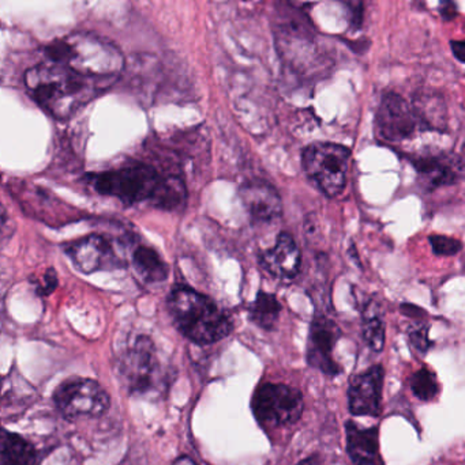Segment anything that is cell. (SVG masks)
<instances>
[{"mask_svg": "<svg viewBox=\"0 0 465 465\" xmlns=\"http://www.w3.org/2000/svg\"><path fill=\"white\" fill-rule=\"evenodd\" d=\"M385 371L381 365L371 366L352 377L349 388V409L355 417H379L381 414Z\"/></svg>", "mask_w": 465, "mask_h": 465, "instance_id": "cell-12", "label": "cell"}, {"mask_svg": "<svg viewBox=\"0 0 465 465\" xmlns=\"http://www.w3.org/2000/svg\"><path fill=\"white\" fill-rule=\"evenodd\" d=\"M116 373L134 395L161 393L171 381V374L158 357L152 339L139 335L120 351Z\"/></svg>", "mask_w": 465, "mask_h": 465, "instance_id": "cell-5", "label": "cell"}, {"mask_svg": "<svg viewBox=\"0 0 465 465\" xmlns=\"http://www.w3.org/2000/svg\"><path fill=\"white\" fill-rule=\"evenodd\" d=\"M298 465H325L319 456H311V458L306 459V460L300 461Z\"/></svg>", "mask_w": 465, "mask_h": 465, "instance_id": "cell-27", "label": "cell"}, {"mask_svg": "<svg viewBox=\"0 0 465 465\" xmlns=\"http://www.w3.org/2000/svg\"><path fill=\"white\" fill-rule=\"evenodd\" d=\"M409 388L420 401H434L440 393L439 380L429 369L415 371L409 379Z\"/></svg>", "mask_w": 465, "mask_h": 465, "instance_id": "cell-20", "label": "cell"}, {"mask_svg": "<svg viewBox=\"0 0 465 465\" xmlns=\"http://www.w3.org/2000/svg\"><path fill=\"white\" fill-rule=\"evenodd\" d=\"M167 308L177 331L197 344L216 343L234 330V322L226 311L207 295L188 286L172 289Z\"/></svg>", "mask_w": 465, "mask_h": 465, "instance_id": "cell-3", "label": "cell"}, {"mask_svg": "<svg viewBox=\"0 0 465 465\" xmlns=\"http://www.w3.org/2000/svg\"><path fill=\"white\" fill-rule=\"evenodd\" d=\"M96 193L122 203H149L156 209L175 212L185 207L187 190L177 176H163L153 166L131 163L122 168L98 172L86 177Z\"/></svg>", "mask_w": 465, "mask_h": 465, "instance_id": "cell-2", "label": "cell"}, {"mask_svg": "<svg viewBox=\"0 0 465 465\" xmlns=\"http://www.w3.org/2000/svg\"><path fill=\"white\" fill-rule=\"evenodd\" d=\"M134 270L147 283H160L168 278L169 268L157 252L149 246H138L131 254Z\"/></svg>", "mask_w": 465, "mask_h": 465, "instance_id": "cell-17", "label": "cell"}, {"mask_svg": "<svg viewBox=\"0 0 465 465\" xmlns=\"http://www.w3.org/2000/svg\"><path fill=\"white\" fill-rule=\"evenodd\" d=\"M341 338V330L335 320L316 316L310 325L308 341V362L327 376H339L343 369L333 358V350Z\"/></svg>", "mask_w": 465, "mask_h": 465, "instance_id": "cell-11", "label": "cell"}, {"mask_svg": "<svg viewBox=\"0 0 465 465\" xmlns=\"http://www.w3.org/2000/svg\"><path fill=\"white\" fill-rule=\"evenodd\" d=\"M174 465H197L194 463L193 460H191L190 458H187V456H182V458L177 459V461H175Z\"/></svg>", "mask_w": 465, "mask_h": 465, "instance_id": "cell-28", "label": "cell"}, {"mask_svg": "<svg viewBox=\"0 0 465 465\" xmlns=\"http://www.w3.org/2000/svg\"><path fill=\"white\" fill-rule=\"evenodd\" d=\"M262 268L273 278L292 281L302 267V253L289 232L278 234L275 245L259 254Z\"/></svg>", "mask_w": 465, "mask_h": 465, "instance_id": "cell-14", "label": "cell"}, {"mask_svg": "<svg viewBox=\"0 0 465 465\" xmlns=\"http://www.w3.org/2000/svg\"><path fill=\"white\" fill-rule=\"evenodd\" d=\"M35 290H37L38 294L40 295H49L57 286V276L56 271L46 270V272L44 273L43 281L35 282Z\"/></svg>", "mask_w": 465, "mask_h": 465, "instance_id": "cell-24", "label": "cell"}, {"mask_svg": "<svg viewBox=\"0 0 465 465\" xmlns=\"http://www.w3.org/2000/svg\"><path fill=\"white\" fill-rule=\"evenodd\" d=\"M248 319L257 327L265 331L275 330L281 314V303L276 295L269 292H259L256 300L250 303L248 309Z\"/></svg>", "mask_w": 465, "mask_h": 465, "instance_id": "cell-19", "label": "cell"}, {"mask_svg": "<svg viewBox=\"0 0 465 465\" xmlns=\"http://www.w3.org/2000/svg\"><path fill=\"white\" fill-rule=\"evenodd\" d=\"M409 343L420 354H426L430 350L431 341L429 339V328L426 325L415 328L409 332Z\"/></svg>", "mask_w": 465, "mask_h": 465, "instance_id": "cell-23", "label": "cell"}, {"mask_svg": "<svg viewBox=\"0 0 465 465\" xmlns=\"http://www.w3.org/2000/svg\"><path fill=\"white\" fill-rule=\"evenodd\" d=\"M54 401L63 417L78 420L98 417L109 407V396L98 382L89 379H73L55 391Z\"/></svg>", "mask_w": 465, "mask_h": 465, "instance_id": "cell-8", "label": "cell"}, {"mask_svg": "<svg viewBox=\"0 0 465 465\" xmlns=\"http://www.w3.org/2000/svg\"><path fill=\"white\" fill-rule=\"evenodd\" d=\"M363 339L373 351L379 352L385 346V324L379 314L366 316L363 320Z\"/></svg>", "mask_w": 465, "mask_h": 465, "instance_id": "cell-21", "label": "cell"}, {"mask_svg": "<svg viewBox=\"0 0 465 465\" xmlns=\"http://www.w3.org/2000/svg\"><path fill=\"white\" fill-rule=\"evenodd\" d=\"M431 249L439 256H455L463 249L460 241L448 235L433 234L429 237Z\"/></svg>", "mask_w": 465, "mask_h": 465, "instance_id": "cell-22", "label": "cell"}, {"mask_svg": "<svg viewBox=\"0 0 465 465\" xmlns=\"http://www.w3.org/2000/svg\"><path fill=\"white\" fill-rule=\"evenodd\" d=\"M114 82L85 75L65 63L49 59L25 73V84L33 100L57 120L73 117Z\"/></svg>", "mask_w": 465, "mask_h": 465, "instance_id": "cell-1", "label": "cell"}, {"mask_svg": "<svg viewBox=\"0 0 465 465\" xmlns=\"http://www.w3.org/2000/svg\"><path fill=\"white\" fill-rule=\"evenodd\" d=\"M379 428H362L349 420L346 423L347 453L354 465H377L379 459Z\"/></svg>", "mask_w": 465, "mask_h": 465, "instance_id": "cell-16", "label": "cell"}, {"mask_svg": "<svg viewBox=\"0 0 465 465\" xmlns=\"http://www.w3.org/2000/svg\"><path fill=\"white\" fill-rule=\"evenodd\" d=\"M239 196L253 223H270L283 214V202L278 190L265 180L246 182L240 187Z\"/></svg>", "mask_w": 465, "mask_h": 465, "instance_id": "cell-13", "label": "cell"}, {"mask_svg": "<svg viewBox=\"0 0 465 465\" xmlns=\"http://www.w3.org/2000/svg\"><path fill=\"white\" fill-rule=\"evenodd\" d=\"M441 14L444 18L450 19L456 15V5L452 0H442Z\"/></svg>", "mask_w": 465, "mask_h": 465, "instance_id": "cell-25", "label": "cell"}, {"mask_svg": "<svg viewBox=\"0 0 465 465\" xmlns=\"http://www.w3.org/2000/svg\"><path fill=\"white\" fill-rule=\"evenodd\" d=\"M254 417L264 428L294 425L302 417L305 401L300 391L286 384L265 382L254 392L251 401Z\"/></svg>", "mask_w": 465, "mask_h": 465, "instance_id": "cell-7", "label": "cell"}, {"mask_svg": "<svg viewBox=\"0 0 465 465\" xmlns=\"http://www.w3.org/2000/svg\"><path fill=\"white\" fill-rule=\"evenodd\" d=\"M46 59L65 63L74 70L95 76L115 79L125 67L122 52L111 41L92 33H71L46 46Z\"/></svg>", "mask_w": 465, "mask_h": 465, "instance_id": "cell-4", "label": "cell"}, {"mask_svg": "<svg viewBox=\"0 0 465 465\" xmlns=\"http://www.w3.org/2000/svg\"><path fill=\"white\" fill-rule=\"evenodd\" d=\"M450 46H452V52L453 54H455L456 59L465 63V40L452 41Z\"/></svg>", "mask_w": 465, "mask_h": 465, "instance_id": "cell-26", "label": "cell"}, {"mask_svg": "<svg viewBox=\"0 0 465 465\" xmlns=\"http://www.w3.org/2000/svg\"><path fill=\"white\" fill-rule=\"evenodd\" d=\"M351 150L343 144L317 142L302 153V165L308 179L328 198L343 193L349 180Z\"/></svg>", "mask_w": 465, "mask_h": 465, "instance_id": "cell-6", "label": "cell"}, {"mask_svg": "<svg viewBox=\"0 0 465 465\" xmlns=\"http://www.w3.org/2000/svg\"><path fill=\"white\" fill-rule=\"evenodd\" d=\"M377 134L390 143H399L414 135L420 127L415 109L396 93H388L379 104L376 116Z\"/></svg>", "mask_w": 465, "mask_h": 465, "instance_id": "cell-10", "label": "cell"}, {"mask_svg": "<svg viewBox=\"0 0 465 465\" xmlns=\"http://www.w3.org/2000/svg\"><path fill=\"white\" fill-rule=\"evenodd\" d=\"M0 465H35L37 453L32 444L18 434L3 430L0 439Z\"/></svg>", "mask_w": 465, "mask_h": 465, "instance_id": "cell-18", "label": "cell"}, {"mask_svg": "<svg viewBox=\"0 0 465 465\" xmlns=\"http://www.w3.org/2000/svg\"><path fill=\"white\" fill-rule=\"evenodd\" d=\"M65 253L70 257L76 270L87 275L97 271L117 270L126 265L111 240L100 234L86 235L66 243Z\"/></svg>", "mask_w": 465, "mask_h": 465, "instance_id": "cell-9", "label": "cell"}, {"mask_svg": "<svg viewBox=\"0 0 465 465\" xmlns=\"http://www.w3.org/2000/svg\"><path fill=\"white\" fill-rule=\"evenodd\" d=\"M461 163H463V166L465 168V143H464V147H463V160H461Z\"/></svg>", "mask_w": 465, "mask_h": 465, "instance_id": "cell-29", "label": "cell"}, {"mask_svg": "<svg viewBox=\"0 0 465 465\" xmlns=\"http://www.w3.org/2000/svg\"><path fill=\"white\" fill-rule=\"evenodd\" d=\"M409 161L423 184L430 188L456 184L464 168L460 160L445 154L417 155Z\"/></svg>", "mask_w": 465, "mask_h": 465, "instance_id": "cell-15", "label": "cell"}]
</instances>
